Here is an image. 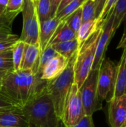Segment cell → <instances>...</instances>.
<instances>
[{
  "label": "cell",
  "instance_id": "cell-1",
  "mask_svg": "<svg viewBox=\"0 0 126 127\" xmlns=\"http://www.w3.org/2000/svg\"><path fill=\"white\" fill-rule=\"evenodd\" d=\"M47 81L30 70L7 71L0 83V97L22 109L46 89Z\"/></svg>",
  "mask_w": 126,
  "mask_h": 127
},
{
  "label": "cell",
  "instance_id": "cell-2",
  "mask_svg": "<svg viewBox=\"0 0 126 127\" xmlns=\"http://www.w3.org/2000/svg\"><path fill=\"white\" fill-rule=\"evenodd\" d=\"M21 110L27 122L37 127H57L60 122L46 89Z\"/></svg>",
  "mask_w": 126,
  "mask_h": 127
},
{
  "label": "cell",
  "instance_id": "cell-3",
  "mask_svg": "<svg viewBox=\"0 0 126 127\" xmlns=\"http://www.w3.org/2000/svg\"><path fill=\"white\" fill-rule=\"evenodd\" d=\"M76 55L77 52L69 59L65 69L60 75L52 80L47 81V92L53 102L56 114L60 121L67 97L72 85L74 83V65Z\"/></svg>",
  "mask_w": 126,
  "mask_h": 127
},
{
  "label": "cell",
  "instance_id": "cell-4",
  "mask_svg": "<svg viewBox=\"0 0 126 127\" xmlns=\"http://www.w3.org/2000/svg\"><path fill=\"white\" fill-rule=\"evenodd\" d=\"M101 32L102 26L99 27L78 48L74 65V83L77 85L79 89H80L92 68Z\"/></svg>",
  "mask_w": 126,
  "mask_h": 127
},
{
  "label": "cell",
  "instance_id": "cell-5",
  "mask_svg": "<svg viewBox=\"0 0 126 127\" xmlns=\"http://www.w3.org/2000/svg\"><path fill=\"white\" fill-rule=\"evenodd\" d=\"M23 26L19 40L25 44L36 45L39 42V22L33 0H24L22 10Z\"/></svg>",
  "mask_w": 126,
  "mask_h": 127
},
{
  "label": "cell",
  "instance_id": "cell-6",
  "mask_svg": "<svg viewBox=\"0 0 126 127\" xmlns=\"http://www.w3.org/2000/svg\"><path fill=\"white\" fill-rule=\"evenodd\" d=\"M99 69L91 70L79 89L85 115L92 116L94 113L102 109L97 89Z\"/></svg>",
  "mask_w": 126,
  "mask_h": 127
},
{
  "label": "cell",
  "instance_id": "cell-7",
  "mask_svg": "<svg viewBox=\"0 0 126 127\" xmlns=\"http://www.w3.org/2000/svg\"><path fill=\"white\" fill-rule=\"evenodd\" d=\"M85 116L79 89L74 83L67 97L61 121L66 127L78 124Z\"/></svg>",
  "mask_w": 126,
  "mask_h": 127
},
{
  "label": "cell",
  "instance_id": "cell-8",
  "mask_svg": "<svg viewBox=\"0 0 126 127\" xmlns=\"http://www.w3.org/2000/svg\"><path fill=\"white\" fill-rule=\"evenodd\" d=\"M117 65L109 58H105L99 69L97 89L100 100L109 103L113 99Z\"/></svg>",
  "mask_w": 126,
  "mask_h": 127
},
{
  "label": "cell",
  "instance_id": "cell-9",
  "mask_svg": "<svg viewBox=\"0 0 126 127\" xmlns=\"http://www.w3.org/2000/svg\"><path fill=\"white\" fill-rule=\"evenodd\" d=\"M112 25H113V16L111 13L109 12L101 25L102 32L97 42L94 60L93 63L91 70L99 69L103 60L105 58V54L108 47L111 42V40L112 39L113 36L115 34L112 28Z\"/></svg>",
  "mask_w": 126,
  "mask_h": 127
},
{
  "label": "cell",
  "instance_id": "cell-10",
  "mask_svg": "<svg viewBox=\"0 0 126 127\" xmlns=\"http://www.w3.org/2000/svg\"><path fill=\"white\" fill-rule=\"evenodd\" d=\"M108 118L111 127H126V94L108 103Z\"/></svg>",
  "mask_w": 126,
  "mask_h": 127
},
{
  "label": "cell",
  "instance_id": "cell-11",
  "mask_svg": "<svg viewBox=\"0 0 126 127\" xmlns=\"http://www.w3.org/2000/svg\"><path fill=\"white\" fill-rule=\"evenodd\" d=\"M27 125L21 109L13 106L0 108V127H27Z\"/></svg>",
  "mask_w": 126,
  "mask_h": 127
},
{
  "label": "cell",
  "instance_id": "cell-12",
  "mask_svg": "<svg viewBox=\"0 0 126 127\" xmlns=\"http://www.w3.org/2000/svg\"><path fill=\"white\" fill-rule=\"evenodd\" d=\"M39 57V44H25L20 70H30L32 71L34 74H36L38 71Z\"/></svg>",
  "mask_w": 126,
  "mask_h": 127
},
{
  "label": "cell",
  "instance_id": "cell-13",
  "mask_svg": "<svg viewBox=\"0 0 126 127\" xmlns=\"http://www.w3.org/2000/svg\"><path fill=\"white\" fill-rule=\"evenodd\" d=\"M123 50L120 60L117 64L113 99L126 94V45Z\"/></svg>",
  "mask_w": 126,
  "mask_h": 127
},
{
  "label": "cell",
  "instance_id": "cell-14",
  "mask_svg": "<svg viewBox=\"0 0 126 127\" xmlns=\"http://www.w3.org/2000/svg\"><path fill=\"white\" fill-rule=\"evenodd\" d=\"M69 60L58 54L53 58L44 68L41 78L45 81H50L57 77L65 69Z\"/></svg>",
  "mask_w": 126,
  "mask_h": 127
},
{
  "label": "cell",
  "instance_id": "cell-15",
  "mask_svg": "<svg viewBox=\"0 0 126 127\" xmlns=\"http://www.w3.org/2000/svg\"><path fill=\"white\" fill-rule=\"evenodd\" d=\"M60 20L56 17L50 19L39 24V48L40 53L43 51L48 46L49 41L53 35L57 26L60 23Z\"/></svg>",
  "mask_w": 126,
  "mask_h": 127
},
{
  "label": "cell",
  "instance_id": "cell-16",
  "mask_svg": "<svg viewBox=\"0 0 126 127\" xmlns=\"http://www.w3.org/2000/svg\"><path fill=\"white\" fill-rule=\"evenodd\" d=\"M75 38H76V33H75L68 26L66 22L64 20H62L57 26L53 35L52 36L50 40L48 42V46L52 45L56 43L71 40Z\"/></svg>",
  "mask_w": 126,
  "mask_h": 127
},
{
  "label": "cell",
  "instance_id": "cell-17",
  "mask_svg": "<svg viewBox=\"0 0 126 127\" xmlns=\"http://www.w3.org/2000/svg\"><path fill=\"white\" fill-rule=\"evenodd\" d=\"M49 46H51L59 54L64 57L67 60H69L76 52H77L79 48L76 38L71 40L56 43Z\"/></svg>",
  "mask_w": 126,
  "mask_h": 127
},
{
  "label": "cell",
  "instance_id": "cell-18",
  "mask_svg": "<svg viewBox=\"0 0 126 127\" xmlns=\"http://www.w3.org/2000/svg\"><path fill=\"white\" fill-rule=\"evenodd\" d=\"M113 16L112 28L116 33L118 28L123 22L126 14V0H117L113 8L110 10Z\"/></svg>",
  "mask_w": 126,
  "mask_h": 127
},
{
  "label": "cell",
  "instance_id": "cell-19",
  "mask_svg": "<svg viewBox=\"0 0 126 127\" xmlns=\"http://www.w3.org/2000/svg\"><path fill=\"white\" fill-rule=\"evenodd\" d=\"M99 27L100 26H99L97 19L82 23L76 33V39L78 41L79 48Z\"/></svg>",
  "mask_w": 126,
  "mask_h": 127
},
{
  "label": "cell",
  "instance_id": "cell-20",
  "mask_svg": "<svg viewBox=\"0 0 126 127\" xmlns=\"http://www.w3.org/2000/svg\"><path fill=\"white\" fill-rule=\"evenodd\" d=\"M36 3V13L39 24L52 19L50 0H38Z\"/></svg>",
  "mask_w": 126,
  "mask_h": 127
},
{
  "label": "cell",
  "instance_id": "cell-21",
  "mask_svg": "<svg viewBox=\"0 0 126 127\" xmlns=\"http://www.w3.org/2000/svg\"><path fill=\"white\" fill-rule=\"evenodd\" d=\"M59 54L51 47L48 46L43 51L40 53L39 57V66H38V71L36 74L39 77H42V74L45 65L55 57H56Z\"/></svg>",
  "mask_w": 126,
  "mask_h": 127
},
{
  "label": "cell",
  "instance_id": "cell-22",
  "mask_svg": "<svg viewBox=\"0 0 126 127\" xmlns=\"http://www.w3.org/2000/svg\"><path fill=\"white\" fill-rule=\"evenodd\" d=\"M25 43L21 40H18L12 48L13 51V71H16L20 70L21 64L23 58L24 50H25Z\"/></svg>",
  "mask_w": 126,
  "mask_h": 127
},
{
  "label": "cell",
  "instance_id": "cell-23",
  "mask_svg": "<svg viewBox=\"0 0 126 127\" xmlns=\"http://www.w3.org/2000/svg\"><path fill=\"white\" fill-rule=\"evenodd\" d=\"M96 5L93 0H85L82 5V23L96 19Z\"/></svg>",
  "mask_w": 126,
  "mask_h": 127
},
{
  "label": "cell",
  "instance_id": "cell-24",
  "mask_svg": "<svg viewBox=\"0 0 126 127\" xmlns=\"http://www.w3.org/2000/svg\"><path fill=\"white\" fill-rule=\"evenodd\" d=\"M64 21L66 22L68 26L75 33H76L82 25V7L67 16Z\"/></svg>",
  "mask_w": 126,
  "mask_h": 127
},
{
  "label": "cell",
  "instance_id": "cell-25",
  "mask_svg": "<svg viewBox=\"0 0 126 127\" xmlns=\"http://www.w3.org/2000/svg\"><path fill=\"white\" fill-rule=\"evenodd\" d=\"M18 12H9L0 5V28L12 31V24L19 14Z\"/></svg>",
  "mask_w": 126,
  "mask_h": 127
},
{
  "label": "cell",
  "instance_id": "cell-26",
  "mask_svg": "<svg viewBox=\"0 0 126 127\" xmlns=\"http://www.w3.org/2000/svg\"><path fill=\"white\" fill-rule=\"evenodd\" d=\"M85 0H73L67 6H65L59 13H58L55 17L59 19L60 21L64 20L67 16L74 13L75 10L82 7Z\"/></svg>",
  "mask_w": 126,
  "mask_h": 127
},
{
  "label": "cell",
  "instance_id": "cell-27",
  "mask_svg": "<svg viewBox=\"0 0 126 127\" xmlns=\"http://www.w3.org/2000/svg\"><path fill=\"white\" fill-rule=\"evenodd\" d=\"M24 0H9L5 10L9 12H22Z\"/></svg>",
  "mask_w": 126,
  "mask_h": 127
},
{
  "label": "cell",
  "instance_id": "cell-28",
  "mask_svg": "<svg viewBox=\"0 0 126 127\" xmlns=\"http://www.w3.org/2000/svg\"><path fill=\"white\" fill-rule=\"evenodd\" d=\"M117 0H107L106 1V3L105 4V7L103 8V10H102L100 16L98 19L99 26H101V25L103 22L104 19H105L106 16L108 14V13L110 12V10L113 8V7L114 6V4L117 2Z\"/></svg>",
  "mask_w": 126,
  "mask_h": 127
},
{
  "label": "cell",
  "instance_id": "cell-29",
  "mask_svg": "<svg viewBox=\"0 0 126 127\" xmlns=\"http://www.w3.org/2000/svg\"><path fill=\"white\" fill-rule=\"evenodd\" d=\"M19 40V37L16 35H13L9 39L0 42V52L7 51L13 48L14 44Z\"/></svg>",
  "mask_w": 126,
  "mask_h": 127
},
{
  "label": "cell",
  "instance_id": "cell-30",
  "mask_svg": "<svg viewBox=\"0 0 126 127\" xmlns=\"http://www.w3.org/2000/svg\"><path fill=\"white\" fill-rule=\"evenodd\" d=\"M71 127H94V124L93 121V118L92 116H89V115H85L82 120L81 121Z\"/></svg>",
  "mask_w": 126,
  "mask_h": 127
},
{
  "label": "cell",
  "instance_id": "cell-31",
  "mask_svg": "<svg viewBox=\"0 0 126 127\" xmlns=\"http://www.w3.org/2000/svg\"><path fill=\"white\" fill-rule=\"evenodd\" d=\"M93 1H94L96 5V18L98 19L103 10V8L105 7L107 0H93Z\"/></svg>",
  "mask_w": 126,
  "mask_h": 127
},
{
  "label": "cell",
  "instance_id": "cell-32",
  "mask_svg": "<svg viewBox=\"0 0 126 127\" xmlns=\"http://www.w3.org/2000/svg\"><path fill=\"white\" fill-rule=\"evenodd\" d=\"M13 51L12 48L4 51L0 52V62L1 61H13Z\"/></svg>",
  "mask_w": 126,
  "mask_h": 127
},
{
  "label": "cell",
  "instance_id": "cell-33",
  "mask_svg": "<svg viewBox=\"0 0 126 127\" xmlns=\"http://www.w3.org/2000/svg\"><path fill=\"white\" fill-rule=\"evenodd\" d=\"M123 23H124V28H123V35L122 37L119 42V44L117 47V49L120 48H123L126 45V14L124 20H123Z\"/></svg>",
  "mask_w": 126,
  "mask_h": 127
},
{
  "label": "cell",
  "instance_id": "cell-34",
  "mask_svg": "<svg viewBox=\"0 0 126 127\" xmlns=\"http://www.w3.org/2000/svg\"><path fill=\"white\" fill-rule=\"evenodd\" d=\"M13 35V34L12 33V31L0 28V42L9 39Z\"/></svg>",
  "mask_w": 126,
  "mask_h": 127
},
{
  "label": "cell",
  "instance_id": "cell-35",
  "mask_svg": "<svg viewBox=\"0 0 126 127\" xmlns=\"http://www.w3.org/2000/svg\"><path fill=\"white\" fill-rule=\"evenodd\" d=\"M62 0H50V5H51V17L54 18L56 14V11L58 9V7L60 4Z\"/></svg>",
  "mask_w": 126,
  "mask_h": 127
},
{
  "label": "cell",
  "instance_id": "cell-36",
  "mask_svg": "<svg viewBox=\"0 0 126 127\" xmlns=\"http://www.w3.org/2000/svg\"><path fill=\"white\" fill-rule=\"evenodd\" d=\"M73 0H62L61 1V2H60V4H59V7H58V9H57V11H56V14L58 13H59L65 6H67L71 1H72Z\"/></svg>",
  "mask_w": 126,
  "mask_h": 127
},
{
  "label": "cell",
  "instance_id": "cell-37",
  "mask_svg": "<svg viewBox=\"0 0 126 127\" xmlns=\"http://www.w3.org/2000/svg\"><path fill=\"white\" fill-rule=\"evenodd\" d=\"M12 106L10 103H8L5 100H4L2 97H0V108H5V107H10Z\"/></svg>",
  "mask_w": 126,
  "mask_h": 127
},
{
  "label": "cell",
  "instance_id": "cell-38",
  "mask_svg": "<svg viewBox=\"0 0 126 127\" xmlns=\"http://www.w3.org/2000/svg\"><path fill=\"white\" fill-rule=\"evenodd\" d=\"M8 1L9 0H0V5L1 7H3L4 8H5L8 3Z\"/></svg>",
  "mask_w": 126,
  "mask_h": 127
},
{
  "label": "cell",
  "instance_id": "cell-39",
  "mask_svg": "<svg viewBox=\"0 0 126 127\" xmlns=\"http://www.w3.org/2000/svg\"><path fill=\"white\" fill-rule=\"evenodd\" d=\"M7 71H0V83H1V80L2 79V77H4V75L7 73Z\"/></svg>",
  "mask_w": 126,
  "mask_h": 127
},
{
  "label": "cell",
  "instance_id": "cell-40",
  "mask_svg": "<svg viewBox=\"0 0 126 127\" xmlns=\"http://www.w3.org/2000/svg\"><path fill=\"white\" fill-rule=\"evenodd\" d=\"M66 127L65 126V124L60 121V122H59V125H58V127Z\"/></svg>",
  "mask_w": 126,
  "mask_h": 127
},
{
  "label": "cell",
  "instance_id": "cell-41",
  "mask_svg": "<svg viewBox=\"0 0 126 127\" xmlns=\"http://www.w3.org/2000/svg\"><path fill=\"white\" fill-rule=\"evenodd\" d=\"M27 127H36V126H34V125H33V124H28V125H27Z\"/></svg>",
  "mask_w": 126,
  "mask_h": 127
},
{
  "label": "cell",
  "instance_id": "cell-42",
  "mask_svg": "<svg viewBox=\"0 0 126 127\" xmlns=\"http://www.w3.org/2000/svg\"><path fill=\"white\" fill-rule=\"evenodd\" d=\"M33 1H35V2H36V1H38V0H33Z\"/></svg>",
  "mask_w": 126,
  "mask_h": 127
},
{
  "label": "cell",
  "instance_id": "cell-43",
  "mask_svg": "<svg viewBox=\"0 0 126 127\" xmlns=\"http://www.w3.org/2000/svg\"></svg>",
  "mask_w": 126,
  "mask_h": 127
}]
</instances>
